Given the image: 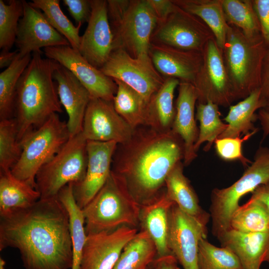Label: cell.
<instances>
[{
  "instance_id": "obj_26",
  "label": "cell",
  "mask_w": 269,
  "mask_h": 269,
  "mask_svg": "<svg viewBox=\"0 0 269 269\" xmlns=\"http://www.w3.org/2000/svg\"><path fill=\"white\" fill-rule=\"evenodd\" d=\"M180 81L174 78H166L161 87L147 102L145 125L157 131L171 130L175 116L174 95Z\"/></svg>"
},
{
  "instance_id": "obj_8",
  "label": "cell",
  "mask_w": 269,
  "mask_h": 269,
  "mask_svg": "<svg viewBox=\"0 0 269 269\" xmlns=\"http://www.w3.org/2000/svg\"><path fill=\"white\" fill-rule=\"evenodd\" d=\"M87 141L82 132L70 137L60 150L38 171L35 189L40 199L56 197L60 190L69 183L81 182L87 166Z\"/></svg>"
},
{
  "instance_id": "obj_4",
  "label": "cell",
  "mask_w": 269,
  "mask_h": 269,
  "mask_svg": "<svg viewBox=\"0 0 269 269\" xmlns=\"http://www.w3.org/2000/svg\"><path fill=\"white\" fill-rule=\"evenodd\" d=\"M222 49L225 67L236 100L261 88L264 60L268 47L261 34L248 36L228 24Z\"/></svg>"
},
{
  "instance_id": "obj_38",
  "label": "cell",
  "mask_w": 269,
  "mask_h": 269,
  "mask_svg": "<svg viewBox=\"0 0 269 269\" xmlns=\"http://www.w3.org/2000/svg\"><path fill=\"white\" fill-rule=\"evenodd\" d=\"M198 266L199 269H244L237 256L230 249L217 247L206 238L199 241Z\"/></svg>"
},
{
  "instance_id": "obj_29",
  "label": "cell",
  "mask_w": 269,
  "mask_h": 269,
  "mask_svg": "<svg viewBox=\"0 0 269 269\" xmlns=\"http://www.w3.org/2000/svg\"><path fill=\"white\" fill-rule=\"evenodd\" d=\"M182 9L200 18L210 29L217 45L223 49L229 25L222 0H172Z\"/></svg>"
},
{
  "instance_id": "obj_53",
  "label": "cell",
  "mask_w": 269,
  "mask_h": 269,
  "mask_svg": "<svg viewBox=\"0 0 269 269\" xmlns=\"http://www.w3.org/2000/svg\"><path fill=\"white\" fill-rule=\"evenodd\" d=\"M148 269V268H146V269Z\"/></svg>"
},
{
  "instance_id": "obj_39",
  "label": "cell",
  "mask_w": 269,
  "mask_h": 269,
  "mask_svg": "<svg viewBox=\"0 0 269 269\" xmlns=\"http://www.w3.org/2000/svg\"><path fill=\"white\" fill-rule=\"evenodd\" d=\"M23 13V0H0V48L10 51L15 44L19 21Z\"/></svg>"
},
{
  "instance_id": "obj_6",
  "label": "cell",
  "mask_w": 269,
  "mask_h": 269,
  "mask_svg": "<svg viewBox=\"0 0 269 269\" xmlns=\"http://www.w3.org/2000/svg\"><path fill=\"white\" fill-rule=\"evenodd\" d=\"M70 138L67 122L57 113L44 124L28 132L20 140L21 153L11 169L17 179L35 188V177L40 168L49 161Z\"/></svg>"
},
{
  "instance_id": "obj_35",
  "label": "cell",
  "mask_w": 269,
  "mask_h": 269,
  "mask_svg": "<svg viewBox=\"0 0 269 269\" xmlns=\"http://www.w3.org/2000/svg\"><path fill=\"white\" fill-rule=\"evenodd\" d=\"M219 107L211 102L205 104H196L195 117L200 123L198 137L194 145L196 152L201 145L205 142H207V143L204 150H209L215 140L228 126L220 118Z\"/></svg>"
},
{
  "instance_id": "obj_30",
  "label": "cell",
  "mask_w": 269,
  "mask_h": 269,
  "mask_svg": "<svg viewBox=\"0 0 269 269\" xmlns=\"http://www.w3.org/2000/svg\"><path fill=\"white\" fill-rule=\"evenodd\" d=\"M57 197L68 213L73 253L71 269H79L82 251L87 238L82 209L78 206L75 200L72 183H69L62 188Z\"/></svg>"
},
{
  "instance_id": "obj_15",
  "label": "cell",
  "mask_w": 269,
  "mask_h": 269,
  "mask_svg": "<svg viewBox=\"0 0 269 269\" xmlns=\"http://www.w3.org/2000/svg\"><path fill=\"white\" fill-rule=\"evenodd\" d=\"M206 225L183 212L174 203L169 220L168 247L183 269H199V241L206 238Z\"/></svg>"
},
{
  "instance_id": "obj_40",
  "label": "cell",
  "mask_w": 269,
  "mask_h": 269,
  "mask_svg": "<svg viewBox=\"0 0 269 269\" xmlns=\"http://www.w3.org/2000/svg\"><path fill=\"white\" fill-rule=\"evenodd\" d=\"M21 153L17 129L13 118L0 121V171L10 170Z\"/></svg>"
},
{
  "instance_id": "obj_12",
  "label": "cell",
  "mask_w": 269,
  "mask_h": 269,
  "mask_svg": "<svg viewBox=\"0 0 269 269\" xmlns=\"http://www.w3.org/2000/svg\"><path fill=\"white\" fill-rule=\"evenodd\" d=\"M100 70L113 79L128 85L147 102L165 79L156 70L150 57L134 58L121 49L114 50Z\"/></svg>"
},
{
  "instance_id": "obj_28",
  "label": "cell",
  "mask_w": 269,
  "mask_h": 269,
  "mask_svg": "<svg viewBox=\"0 0 269 269\" xmlns=\"http://www.w3.org/2000/svg\"><path fill=\"white\" fill-rule=\"evenodd\" d=\"M266 102L261 98L259 88L237 104L230 106L224 118L228 126L218 138H235L256 130L254 124L258 119L256 112L264 108Z\"/></svg>"
},
{
  "instance_id": "obj_17",
  "label": "cell",
  "mask_w": 269,
  "mask_h": 269,
  "mask_svg": "<svg viewBox=\"0 0 269 269\" xmlns=\"http://www.w3.org/2000/svg\"><path fill=\"white\" fill-rule=\"evenodd\" d=\"M91 13L87 28L81 36L79 49L93 66L100 69L114 50V36L105 0H91Z\"/></svg>"
},
{
  "instance_id": "obj_3",
  "label": "cell",
  "mask_w": 269,
  "mask_h": 269,
  "mask_svg": "<svg viewBox=\"0 0 269 269\" xmlns=\"http://www.w3.org/2000/svg\"><path fill=\"white\" fill-rule=\"evenodd\" d=\"M60 65L43 57L42 51L32 53L31 60L17 83L13 118L18 140L29 131L44 124L53 114L62 112L53 74Z\"/></svg>"
},
{
  "instance_id": "obj_16",
  "label": "cell",
  "mask_w": 269,
  "mask_h": 269,
  "mask_svg": "<svg viewBox=\"0 0 269 269\" xmlns=\"http://www.w3.org/2000/svg\"><path fill=\"white\" fill-rule=\"evenodd\" d=\"M137 228L123 226L114 231L87 235L79 269H113Z\"/></svg>"
},
{
  "instance_id": "obj_49",
  "label": "cell",
  "mask_w": 269,
  "mask_h": 269,
  "mask_svg": "<svg viewBox=\"0 0 269 269\" xmlns=\"http://www.w3.org/2000/svg\"><path fill=\"white\" fill-rule=\"evenodd\" d=\"M257 115L262 126V140H264L269 134V113L262 109L259 110Z\"/></svg>"
},
{
  "instance_id": "obj_43",
  "label": "cell",
  "mask_w": 269,
  "mask_h": 269,
  "mask_svg": "<svg viewBox=\"0 0 269 269\" xmlns=\"http://www.w3.org/2000/svg\"><path fill=\"white\" fill-rule=\"evenodd\" d=\"M261 28V34L269 48V0H253Z\"/></svg>"
},
{
  "instance_id": "obj_9",
  "label": "cell",
  "mask_w": 269,
  "mask_h": 269,
  "mask_svg": "<svg viewBox=\"0 0 269 269\" xmlns=\"http://www.w3.org/2000/svg\"><path fill=\"white\" fill-rule=\"evenodd\" d=\"M157 24L147 0H131L122 20L111 27L114 50L121 49L134 58L150 57L151 39Z\"/></svg>"
},
{
  "instance_id": "obj_22",
  "label": "cell",
  "mask_w": 269,
  "mask_h": 269,
  "mask_svg": "<svg viewBox=\"0 0 269 269\" xmlns=\"http://www.w3.org/2000/svg\"><path fill=\"white\" fill-rule=\"evenodd\" d=\"M198 96L194 86L191 83L180 82L175 101V116L171 130L179 135L184 144L185 154L183 163L189 165L197 156L194 149L199 134L195 109Z\"/></svg>"
},
{
  "instance_id": "obj_1",
  "label": "cell",
  "mask_w": 269,
  "mask_h": 269,
  "mask_svg": "<svg viewBox=\"0 0 269 269\" xmlns=\"http://www.w3.org/2000/svg\"><path fill=\"white\" fill-rule=\"evenodd\" d=\"M19 250L25 269H71L67 211L57 197L0 217V251Z\"/></svg>"
},
{
  "instance_id": "obj_50",
  "label": "cell",
  "mask_w": 269,
  "mask_h": 269,
  "mask_svg": "<svg viewBox=\"0 0 269 269\" xmlns=\"http://www.w3.org/2000/svg\"><path fill=\"white\" fill-rule=\"evenodd\" d=\"M5 261L1 258H0V269H5Z\"/></svg>"
},
{
  "instance_id": "obj_11",
  "label": "cell",
  "mask_w": 269,
  "mask_h": 269,
  "mask_svg": "<svg viewBox=\"0 0 269 269\" xmlns=\"http://www.w3.org/2000/svg\"><path fill=\"white\" fill-rule=\"evenodd\" d=\"M203 62L193 84L197 103L211 102L218 106L230 107L236 101L225 67L222 50L213 38L205 45Z\"/></svg>"
},
{
  "instance_id": "obj_47",
  "label": "cell",
  "mask_w": 269,
  "mask_h": 269,
  "mask_svg": "<svg viewBox=\"0 0 269 269\" xmlns=\"http://www.w3.org/2000/svg\"><path fill=\"white\" fill-rule=\"evenodd\" d=\"M252 193L251 197L260 201L269 211V182L260 185Z\"/></svg>"
},
{
  "instance_id": "obj_32",
  "label": "cell",
  "mask_w": 269,
  "mask_h": 269,
  "mask_svg": "<svg viewBox=\"0 0 269 269\" xmlns=\"http://www.w3.org/2000/svg\"><path fill=\"white\" fill-rule=\"evenodd\" d=\"M113 80L118 86L113 101L117 112L134 129L145 126L148 102L128 85Z\"/></svg>"
},
{
  "instance_id": "obj_51",
  "label": "cell",
  "mask_w": 269,
  "mask_h": 269,
  "mask_svg": "<svg viewBox=\"0 0 269 269\" xmlns=\"http://www.w3.org/2000/svg\"><path fill=\"white\" fill-rule=\"evenodd\" d=\"M265 111L269 113V99L267 101L266 104L264 108H263Z\"/></svg>"
},
{
  "instance_id": "obj_7",
  "label": "cell",
  "mask_w": 269,
  "mask_h": 269,
  "mask_svg": "<svg viewBox=\"0 0 269 269\" xmlns=\"http://www.w3.org/2000/svg\"><path fill=\"white\" fill-rule=\"evenodd\" d=\"M269 182V148L260 146L253 161L237 181L228 187L212 190L210 216L213 235L218 238L230 229L231 217L243 196Z\"/></svg>"
},
{
  "instance_id": "obj_19",
  "label": "cell",
  "mask_w": 269,
  "mask_h": 269,
  "mask_svg": "<svg viewBox=\"0 0 269 269\" xmlns=\"http://www.w3.org/2000/svg\"><path fill=\"white\" fill-rule=\"evenodd\" d=\"M116 142L87 141V166L84 179L73 184V195L82 209L92 199L105 184L111 173Z\"/></svg>"
},
{
  "instance_id": "obj_37",
  "label": "cell",
  "mask_w": 269,
  "mask_h": 269,
  "mask_svg": "<svg viewBox=\"0 0 269 269\" xmlns=\"http://www.w3.org/2000/svg\"><path fill=\"white\" fill-rule=\"evenodd\" d=\"M222 4L228 24L238 27L248 36L261 33L253 0H222Z\"/></svg>"
},
{
  "instance_id": "obj_36",
  "label": "cell",
  "mask_w": 269,
  "mask_h": 269,
  "mask_svg": "<svg viewBox=\"0 0 269 269\" xmlns=\"http://www.w3.org/2000/svg\"><path fill=\"white\" fill-rule=\"evenodd\" d=\"M60 2L59 0H32L29 3L42 11L49 24L67 39L74 49L79 51L81 41L79 30L82 24L75 26L63 12Z\"/></svg>"
},
{
  "instance_id": "obj_31",
  "label": "cell",
  "mask_w": 269,
  "mask_h": 269,
  "mask_svg": "<svg viewBox=\"0 0 269 269\" xmlns=\"http://www.w3.org/2000/svg\"><path fill=\"white\" fill-rule=\"evenodd\" d=\"M156 257L154 242L140 230L126 245L113 269H145Z\"/></svg>"
},
{
  "instance_id": "obj_21",
  "label": "cell",
  "mask_w": 269,
  "mask_h": 269,
  "mask_svg": "<svg viewBox=\"0 0 269 269\" xmlns=\"http://www.w3.org/2000/svg\"><path fill=\"white\" fill-rule=\"evenodd\" d=\"M61 105L68 115L67 125L70 137L80 133L87 106L91 100L88 90L67 68L60 65L54 72Z\"/></svg>"
},
{
  "instance_id": "obj_34",
  "label": "cell",
  "mask_w": 269,
  "mask_h": 269,
  "mask_svg": "<svg viewBox=\"0 0 269 269\" xmlns=\"http://www.w3.org/2000/svg\"><path fill=\"white\" fill-rule=\"evenodd\" d=\"M230 229L241 232H263L269 231V211L260 201L253 197L234 212Z\"/></svg>"
},
{
  "instance_id": "obj_27",
  "label": "cell",
  "mask_w": 269,
  "mask_h": 269,
  "mask_svg": "<svg viewBox=\"0 0 269 269\" xmlns=\"http://www.w3.org/2000/svg\"><path fill=\"white\" fill-rule=\"evenodd\" d=\"M40 198L35 188L16 178L10 170L0 171V217L27 209Z\"/></svg>"
},
{
  "instance_id": "obj_18",
  "label": "cell",
  "mask_w": 269,
  "mask_h": 269,
  "mask_svg": "<svg viewBox=\"0 0 269 269\" xmlns=\"http://www.w3.org/2000/svg\"><path fill=\"white\" fill-rule=\"evenodd\" d=\"M17 50L20 57L41 48L70 45L67 39L47 21L41 10L23 0V13L19 20L16 40Z\"/></svg>"
},
{
  "instance_id": "obj_25",
  "label": "cell",
  "mask_w": 269,
  "mask_h": 269,
  "mask_svg": "<svg viewBox=\"0 0 269 269\" xmlns=\"http://www.w3.org/2000/svg\"><path fill=\"white\" fill-rule=\"evenodd\" d=\"M184 166L182 161L179 162L167 176L165 182L166 194L183 212L206 225L210 215L200 206L197 195L184 174Z\"/></svg>"
},
{
  "instance_id": "obj_52",
  "label": "cell",
  "mask_w": 269,
  "mask_h": 269,
  "mask_svg": "<svg viewBox=\"0 0 269 269\" xmlns=\"http://www.w3.org/2000/svg\"><path fill=\"white\" fill-rule=\"evenodd\" d=\"M266 261H267V262L269 263V257L268 258V259H267V260Z\"/></svg>"
},
{
  "instance_id": "obj_23",
  "label": "cell",
  "mask_w": 269,
  "mask_h": 269,
  "mask_svg": "<svg viewBox=\"0 0 269 269\" xmlns=\"http://www.w3.org/2000/svg\"><path fill=\"white\" fill-rule=\"evenodd\" d=\"M230 249L244 269H260L269 256V231L245 233L230 229L217 238Z\"/></svg>"
},
{
  "instance_id": "obj_45",
  "label": "cell",
  "mask_w": 269,
  "mask_h": 269,
  "mask_svg": "<svg viewBox=\"0 0 269 269\" xmlns=\"http://www.w3.org/2000/svg\"><path fill=\"white\" fill-rule=\"evenodd\" d=\"M178 261L172 255L156 257L147 267L148 269H180Z\"/></svg>"
},
{
  "instance_id": "obj_41",
  "label": "cell",
  "mask_w": 269,
  "mask_h": 269,
  "mask_svg": "<svg viewBox=\"0 0 269 269\" xmlns=\"http://www.w3.org/2000/svg\"><path fill=\"white\" fill-rule=\"evenodd\" d=\"M258 131H254L244 135L235 138H217L214 141L215 148L218 155L225 161L239 160L244 166H248L252 161L246 158L242 153V144L249 140Z\"/></svg>"
},
{
  "instance_id": "obj_33",
  "label": "cell",
  "mask_w": 269,
  "mask_h": 269,
  "mask_svg": "<svg viewBox=\"0 0 269 269\" xmlns=\"http://www.w3.org/2000/svg\"><path fill=\"white\" fill-rule=\"evenodd\" d=\"M32 54L20 57L0 74V120L13 118L16 87L19 79L29 64Z\"/></svg>"
},
{
  "instance_id": "obj_13",
  "label": "cell",
  "mask_w": 269,
  "mask_h": 269,
  "mask_svg": "<svg viewBox=\"0 0 269 269\" xmlns=\"http://www.w3.org/2000/svg\"><path fill=\"white\" fill-rule=\"evenodd\" d=\"M46 57L69 70L88 90L91 98L113 101L118 86L111 78L91 64L70 45L44 48Z\"/></svg>"
},
{
  "instance_id": "obj_20",
  "label": "cell",
  "mask_w": 269,
  "mask_h": 269,
  "mask_svg": "<svg viewBox=\"0 0 269 269\" xmlns=\"http://www.w3.org/2000/svg\"><path fill=\"white\" fill-rule=\"evenodd\" d=\"M149 56L156 70L165 78L193 85L203 62L202 52L188 51L151 43Z\"/></svg>"
},
{
  "instance_id": "obj_48",
  "label": "cell",
  "mask_w": 269,
  "mask_h": 269,
  "mask_svg": "<svg viewBox=\"0 0 269 269\" xmlns=\"http://www.w3.org/2000/svg\"><path fill=\"white\" fill-rule=\"evenodd\" d=\"M18 54L17 50L10 51L6 50H1L0 53V68L8 67L15 60Z\"/></svg>"
},
{
  "instance_id": "obj_2",
  "label": "cell",
  "mask_w": 269,
  "mask_h": 269,
  "mask_svg": "<svg viewBox=\"0 0 269 269\" xmlns=\"http://www.w3.org/2000/svg\"><path fill=\"white\" fill-rule=\"evenodd\" d=\"M182 139L172 130L160 132L147 126L134 129L127 141L118 144L111 172L140 205L165 191V179L174 166L184 159Z\"/></svg>"
},
{
  "instance_id": "obj_24",
  "label": "cell",
  "mask_w": 269,
  "mask_h": 269,
  "mask_svg": "<svg viewBox=\"0 0 269 269\" xmlns=\"http://www.w3.org/2000/svg\"><path fill=\"white\" fill-rule=\"evenodd\" d=\"M174 203L165 191L157 198L141 205L139 227L154 242L157 257L172 254L168 247V235L171 209Z\"/></svg>"
},
{
  "instance_id": "obj_5",
  "label": "cell",
  "mask_w": 269,
  "mask_h": 269,
  "mask_svg": "<svg viewBox=\"0 0 269 269\" xmlns=\"http://www.w3.org/2000/svg\"><path fill=\"white\" fill-rule=\"evenodd\" d=\"M141 205L111 172L105 184L82 209L86 234L123 226L139 227Z\"/></svg>"
},
{
  "instance_id": "obj_42",
  "label": "cell",
  "mask_w": 269,
  "mask_h": 269,
  "mask_svg": "<svg viewBox=\"0 0 269 269\" xmlns=\"http://www.w3.org/2000/svg\"><path fill=\"white\" fill-rule=\"evenodd\" d=\"M63 2L77 25L88 23L91 13V0H63Z\"/></svg>"
},
{
  "instance_id": "obj_44",
  "label": "cell",
  "mask_w": 269,
  "mask_h": 269,
  "mask_svg": "<svg viewBox=\"0 0 269 269\" xmlns=\"http://www.w3.org/2000/svg\"><path fill=\"white\" fill-rule=\"evenodd\" d=\"M157 19L158 24L164 21L175 10L172 0H147Z\"/></svg>"
},
{
  "instance_id": "obj_46",
  "label": "cell",
  "mask_w": 269,
  "mask_h": 269,
  "mask_svg": "<svg viewBox=\"0 0 269 269\" xmlns=\"http://www.w3.org/2000/svg\"><path fill=\"white\" fill-rule=\"evenodd\" d=\"M260 89L261 98L267 102L269 99V48L264 60Z\"/></svg>"
},
{
  "instance_id": "obj_10",
  "label": "cell",
  "mask_w": 269,
  "mask_h": 269,
  "mask_svg": "<svg viewBox=\"0 0 269 269\" xmlns=\"http://www.w3.org/2000/svg\"><path fill=\"white\" fill-rule=\"evenodd\" d=\"M213 38L210 29L200 18L176 5L168 17L157 25L151 43L202 52L208 41Z\"/></svg>"
},
{
  "instance_id": "obj_14",
  "label": "cell",
  "mask_w": 269,
  "mask_h": 269,
  "mask_svg": "<svg viewBox=\"0 0 269 269\" xmlns=\"http://www.w3.org/2000/svg\"><path fill=\"white\" fill-rule=\"evenodd\" d=\"M134 130L117 112L113 101L91 99L81 132L87 141H114L121 144L129 140Z\"/></svg>"
}]
</instances>
